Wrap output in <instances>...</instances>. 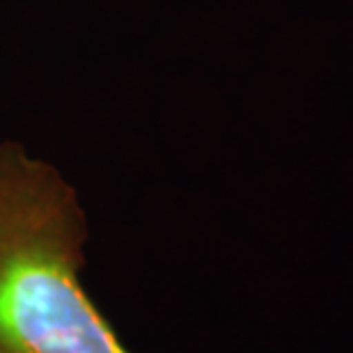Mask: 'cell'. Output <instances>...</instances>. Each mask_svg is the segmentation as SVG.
<instances>
[{"label":"cell","mask_w":353,"mask_h":353,"mask_svg":"<svg viewBox=\"0 0 353 353\" xmlns=\"http://www.w3.org/2000/svg\"><path fill=\"white\" fill-rule=\"evenodd\" d=\"M88 241L74 183L0 140V353H131L83 287Z\"/></svg>","instance_id":"cell-1"}]
</instances>
